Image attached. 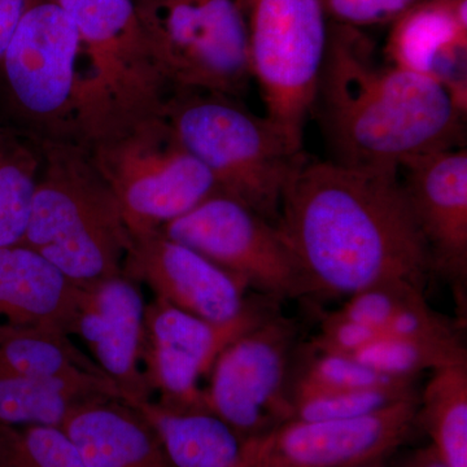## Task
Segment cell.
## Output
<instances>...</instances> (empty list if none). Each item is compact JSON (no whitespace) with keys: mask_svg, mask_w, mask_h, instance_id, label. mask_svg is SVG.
<instances>
[{"mask_svg":"<svg viewBox=\"0 0 467 467\" xmlns=\"http://www.w3.org/2000/svg\"><path fill=\"white\" fill-rule=\"evenodd\" d=\"M399 173L308 159L294 174L276 226L306 295L349 297L384 284L423 290L434 265Z\"/></svg>","mask_w":467,"mask_h":467,"instance_id":"1","label":"cell"},{"mask_svg":"<svg viewBox=\"0 0 467 467\" xmlns=\"http://www.w3.org/2000/svg\"><path fill=\"white\" fill-rule=\"evenodd\" d=\"M374 51L358 27L328 21L315 107L331 161L400 171L407 160L460 149L466 115L447 90L429 77L378 63Z\"/></svg>","mask_w":467,"mask_h":467,"instance_id":"2","label":"cell"},{"mask_svg":"<svg viewBox=\"0 0 467 467\" xmlns=\"http://www.w3.org/2000/svg\"><path fill=\"white\" fill-rule=\"evenodd\" d=\"M42 164L21 244L79 288L122 273L131 234L90 152L75 142H39Z\"/></svg>","mask_w":467,"mask_h":467,"instance_id":"3","label":"cell"},{"mask_svg":"<svg viewBox=\"0 0 467 467\" xmlns=\"http://www.w3.org/2000/svg\"><path fill=\"white\" fill-rule=\"evenodd\" d=\"M162 115L218 192L276 223L285 187L308 160L303 144L238 98L217 92L173 91Z\"/></svg>","mask_w":467,"mask_h":467,"instance_id":"4","label":"cell"},{"mask_svg":"<svg viewBox=\"0 0 467 467\" xmlns=\"http://www.w3.org/2000/svg\"><path fill=\"white\" fill-rule=\"evenodd\" d=\"M82 45L55 0L26 12L0 60V99L7 124L38 142L81 144L77 90Z\"/></svg>","mask_w":467,"mask_h":467,"instance_id":"5","label":"cell"},{"mask_svg":"<svg viewBox=\"0 0 467 467\" xmlns=\"http://www.w3.org/2000/svg\"><path fill=\"white\" fill-rule=\"evenodd\" d=\"M85 147L115 193L131 238L159 232L218 192L162 113L135 119Z\"/></svg>","mask_w":467,"mask_h":467,"instance_id":"6","label":"cell"},{"mask_svg":"<svg viewBox=\"0 0 467 467\" xmlns=\"http://www.w3.org/2000/svg\"><path fill=\"white\" fill-rule=\"evenodd\" d=\"M235 5L265 115L303 144L327 45L324 8L319 0H235Z\"/></svg>","mask_w":467,"mask_h":467,"instance_id":"7","label":"cell"},{"mask_svg":"<svg viewBox=\"0 0 467 467\" xmlns=\"http://www.w3.org/2000/svg\"><path fill=\"white\" fill-rule=\"evenodd\" d=\"M171 92L239 98L252 81L247 33L235 0H135Z\"/></svg>","mask_w":467,"mask_h":467,"instance_id":"8","label":"cell"},{"mask_svg":"<svg viewBox=\"0 0 467 467\" xmlns=\"http://www.w3.org/2000/svg\"><path fill=\"white\" fill-rule=\"evenodd\" d=\"M160 232L192 248L248 288L281 301L306 295L299 265L276 223L216 192Z\"/></svg>","mask_w":467,"mask_h":467,"instance_id":"9","label":"cell"},{"mask_svg":"<svg viewBox=\"0 0 467 467\" xmlns=\"http://www.w3.org/2000/svg\"><path fill=\"white\" fill-rule=\"evenodd\" d=\"M296 326L272 312L239 335L211 370L205 404L248 438H264L290 420L288 374Z\"/></svg>","mask_w":467,"mask_h":467,"instance_id":"10","label":"cell"},{"mask_svg":"<svg viewBox=\"0 0 467 467\" xmlns=\"http://www.w3.org/2000/svg\"><path fill=\"white\" fill-rule=\"evenodd\" d=\"M55 2L75 21L82 47L109 88L121 125L162 113L171 88L134 0Z\"/></svg>","mask_w":467,"mask_h":467,"instance_id":"11","label":"cell"},{"mask_svg":"<svg viewBox=\"0 0 467 467\" xmlns=\"http://www.w3.org/2000/svg\"><path fill=\"white\" fill-rule=\"evenodd\" d=\"M256 306L247 315L214 324L165 301L146 306L142 362L150 391L159 392L160 404L173 408H207L201 379L211 373L220 353L251 326L272 312Z\"/></svg>","mask_w":467,"mask_h":467,"instance_id":"12","label":"cell"},{"mask_svg":"<svg viewBox=\"0 0 467 467\" xmlns=\"http://www.w3.org/2000/svg\"><path fill=\"white\" fill-rule=\"evenodd\" d=\"M420 396L368 416L287 420L260 441L256 467H352L386 460L408 441Z\"/></svg>","mask_w":467,"mask_h":467,"instance_id":"13","label":"cell"},{"mask_svg":"<svg viewBox=\"0 0 467 467\" xmlns=\"http://www.w3.org/2000/svg\"><path fill=\"white\" fill-rule=\"evenodd\" d=\"M122 273L156 299L214 324H229L257 306L236 276L160 230L133 236Z\"/></svg>","mask_w":467,"mask_h":467,"instance_id":"14","label":"cell"},{"mask_svg":"<svg viewBox=\"0 0 467 467\" xmlns=\"http://www.w3.org/2000/svg\"><path fill=\"white\" fill-rule=\"evenodd\" d=\"M146 306L140 285L119 273L81 288L70 333L84 342L128 404L150 400L152 395L140 368Z\"/></svg>","mask_w":467,"mask_h":467,"instance_id":"15","label":"cell"},{"mask_svg":"<svg viewBox=\"0 0 467 467\" xmlns=\"http://www.w3.org/2000/svg\"><path fill=\"white\" fill-rule=\"evenodd\" d=\"M401 181L431 254L434 272L448 279L465 306L467 281V150H438L402 162Z\"/></svg>","mask_w":467,"mask_h":467,"instance_id":"16","label":"cell"},{"mask_svg":"<svg viewBox=\"0 0 467 467\" xmlns=\"http://www.w3.org/2000/svg\"><path fill=\"white\" fill-rule=\"evenodd\" d=\"M384 57L429 77L467 112V0H420L389 24Z\"/></svg>","mask_w":467,"mask_h":467,"instance_id":"17","label":"cell"},{"mask_svg":"<svg viewBox=\"0 0 467 467\" xmlns=\"http://www.w3.org/2000/svg\"><path fill=\"white\" fill-rule=\"evenodd\" d=\"M60 429L88 467H173L152 427L121 399L82 402Z\"/></svg>","mask_w":467,"mask_h":467,"instance_id":"18","label":"cell"},{"mask_svg":"<svg viewBox=\"0 0 467 467\" xmlns=\"http://www.w3.org/2000/svg\"><path fill=\"white\" fill-rule=\"evenodd\" d=\"M81 288L38 252L0 247V318L12 325L72 333Z\"/></svg>","mask_w":467,"mask_h":467,"instance_id":"19","label":"cell"},{"mask_svg":"<svg viewBox=\"0 0 467 467\" xmlns=\"http://www.w3.org/2000/svg\"><path fill=\"white\" fill-rule=\"evenodd\" d=\"M158 436L173 467H256L260 441L234 429L208 408H173L150 400L130 404Z\"/></svg>","mask_w":467,"mask_h":467,"instance_id":"20","label":"cell"},{"mask_svg":"<svg viewBox=\"0 0 467 467\" xmlns=\"http://www.w3.org/2000/svg\"><path fill=\"white\" fill-rule=\"evenodd\" d=\"M0 367L34 379L121 399L91 358L77 348L67 335L57 331L0 322Z\"/></svg>","mask_w":467,"mask_h":467,"instance_id":"21","label":"cell"},{"mask_svg":"<svg viewBox=\"0 0 467 467\" xmlns=\"http://www.w3.org/2000/svg\"><path fill=\"white\" fill-rule=\"evenodd\" d=\"M417 423L451 467H467V358L431 371L418 402Z\"/></svg>","mask_w":467,"mask_h":467,"instance_id":"22","label":"cell"},{"mask_svg":"<svg viewBox=\"0 0 467 467\" xmlns=\"http://www.w3.org/2000/svg\"><path fill=\"white\" fill-rule=\"evenodd\" d=\"M42 164L41 144L20 129L0 124V247L26 234Z\"/></svg>","mask_w":467,"mask_h":467,"instance_id":"23","label":"cell"},{"mask_svg":"<svg viewBox=\"0 0 467 467\" xmlns=\"http://www.w3.org/2000/svg\"><path fill=\"white\" fill-rule=\"evenodd\" d=\"M100 398L104 396L66 384L34 379L0 367V425L3 426L60 429L77 405Z\"/></svg>","mask_w":467,"mask_h":467,"instance_id":"24","label":"cell"},{"mask_svg":"<svg viewBox=\"0 0 467 467\" xmlns=\"http://www.w3.org/2000/svg\"><path fill=\"white\" fill-rule=\"evenodd\" d=\"M416 396L414 383L364 389L291 387L287 389L288 420L313 422L364 417Z\"/></svg>","mask_w":467,"mask_h":467,"instance_id":"25","label":"cell"},{"mask_svg":"<svg viewBox=\"0 0 467 467\" xmlns=\"http://www.w3.org/2000/svg\"><path fill=\"white\" fill-rule=\"evenodd\" d=\"M347 356L382 376L396 379H414L423 371H432L451 362L467 358L465 347L460 337L420 340L379 337Z\"/></svg>","mask_w":467,"mask_h":467,"instance_id":"26","label":"cell"},{"mask_svg":"<svg viewBox=\"0 0 467 467\" xmlns=\"http://www.w3.org/2000/svg\"><path fill=\"white\" fill-rule=\"evenodd\" d=\"M299 353L297 361L292 358L287 389H364L414 383V379L382 376L349 356L321 348L312 342Z\"/></svg>","mask_w":467,"mask_h":467,"instance_id":"27","label":"cell"},{"mask_svg":"<svg viewBox=\"0 0 467 467\" xmlns=\"http://www.w3.org/2000/svg\"><path fill=\"white\" fill-rule=\"evenodd\" d=\"M0 467H88L58 427L0 425Z\"/></svg>","mask_w":467,"mask_h":467,"instance_id":"28","label":"cell"},{"mask_svg":"<svg viewBox=\"0 0 467 467\" xmlns=\"http://www.w3.org/2000/svg\"><path fill=\"white\" fill-rule=\"evenodd\" d=\"M420 296H425L423 290L416 285H378L349 296L339 313L352 321L368 326L379 334L396 313Z\"/></svg>","mask_w":467,"mask_h":467,"instance_id":"29","label":"cell"},{"mask_svg":"<svg viewBox=\"0 0 467 467\" xmlns=\"http://www.w3.org/2000/svg\"><path fill=\"white\" fill-rule=\"evenodd\" d=\"M420 0H319L328 21L361 27L386 26Z\"/></svg>","mask_w":467,"mask_h":467,"instance_id":"30","label":"cell"},{"mask_svg":"<svg viewBox=\"0 0 467 467\" xmlns=\"http://www.w3.org/2000/svg\"><path fill=\"white\" fill-rule=\"evenodd\" d=\"M380 335L364 324L344 317L339 310L327 316L322 322L321 334L313 344L333 352L352 355L353 352L378 339Z\"/></svg>","mask_w":467,"mask_h":467,"instance_id":"31","label":"cell"},{"mask_svg":"<svg viewBox=\"0 0 467 467\" xmlns=\"http://www.w3.org/2000/svg\"><path fill=\"white\" fill-rule=\"evenodd\" d=\"M41 0H0V60L27 11Z\"/></svg>","mask_w":467,"mask_h":467,"instance_id":"32","label":"cell"},{"mask_svg":"<svg viewBox=\"0 0 467 467\" xmlns=\"http://www.w3.org/2000/svg\"><path fill=\"white\" fill-rule=\"evenodd\" d=\"M401 467H451L445 461L444 457L432 447L431 444L426 448L417 450L404 461Z\"/></svg>","mask_w":467,"mask_h":467,"instance_id":"33","label":"cell"},{"mask_svg":"<svg viewBox=\"0 0 467 467\" xmlns=\"http://www.w3.org/2000/svg\"><path fill=\"white\" fill-rule=\"evenodd\" d=\"M352 467H387L384 463V460L373 461V462L361 463V465H356Z\"/></svg>","mask_w":467,"mask_h":467,"instance_id":"34","label":"cell"},{"mask_svg":"<svg viewBox=\"0 0 467 467\" xmlns=\"http://www.w3.org/2000/svg\"><path fill=\"white\" fill-rule=\"evenodd\" d=\"M134 2H135V0H134Z\"/></svg>","mask_w":467,"mask_h":467,"instance_id":"35","label":"cell"}]
</instances>
